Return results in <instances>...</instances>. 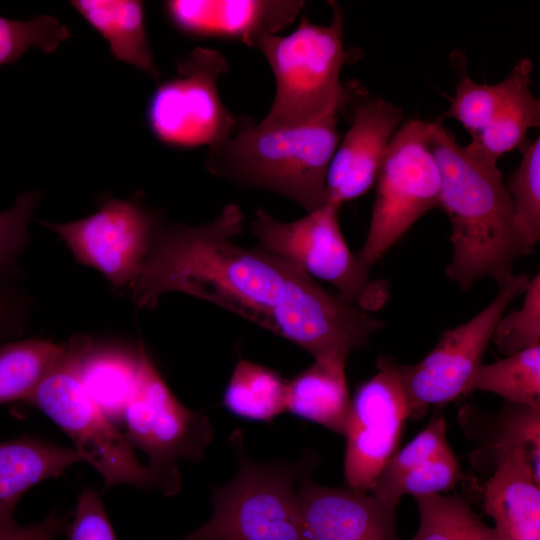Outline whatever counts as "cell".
Wrapping results in <instances>:
<instances>
[{
    "mask_svg": "<svg viewBox=\"0 0 540 540\" xmlns=\"http://www.w3.org/2000/svg\"><path fill=\"white\" fill-rule=\"evenodd\" d=\"M241 208L228 204L210 222L160 227L132 284L138 308L163 294L213 303L296 344L314 358L349 354L383 328L379 319L322 288L312 277L259 247L235 241Z\"/></svg>",
    "mask_w": 540,
    "mask_h": 540,
    "instance_id": "1",
    "label": "cell"
},
{
    "mask_svg": "<svg viewBox=\"0 0 540 540\" xmlns=\"http://www.w3.org/2000/svg\"><path fill=\"white\" fill-rule=\"evenodd\" d=\"M428 139L440 174L439 207L451 224L447 276L462 291L484 278L501 286L526 255L502 173L470 155L439 118L428 122Z\"/></svg>",
    "mask_w": 540,
    "mask_h": 540,
    "instance_id": "2",
    "label": "cell"
},
{
    "mask_svg": "<svg viewBox=\"0 0 540 540\" xmlns=\"http://www.w3.org/2000/svg\"><path fill=\"white\" fill-rule=\"evenodd\" d=\"M342 109L296 126L266 127L238 117L235 131L209 148L205 166L239 186L287 197L307 213L328 203L326 178L340 142Z\"/></svg>",
    "mask_w": 540,
    "mask_h": 540,
    "instance_id": "3",
    "label": "cell"
},
{
    "mask_svg": "<svg viewBox=\"0 0 540 540\" xmlns=\"http://www.w3.org/2000/svg\"><path fill=\"white\" fill-rule=\"evenodd\" d=\"M329 3V25H317L302 17L290 34H264L256 40L254 47L267 60L276 84L273 102L261 125H302L333 109L345 110L361 97L357 85L340 81L342 68L358 60L361 52L344 48L343 12L336 2Z\"/></svg>",
    "mask_w": 540,
    "mask_h": 540,
    "instance_id": "4",
    "label": "cell"
},
{
    "mask_svg": "<svg viewBox=\"0 0 540 540\" xmlns=\"http://www.w3.org/2000/svg\"><path fill=\"white\" fill-rule=\"evenodd\" d=\"M92 347L88 335L73 336L24 402L43 412L71 438L82 460L102 475L106 489L127 484L174 495L180 488L178 471H160L141 464L128 439L87 392L81 378V364Z\"/></svg>",
    "mask_w": 540,
    "mask_h": 540,
    "instance_id": "5",
    "label": "cell"
},
{
    "mask_svg": "<svg viewBox=\"0 0 540 540\" xmlns=\"http://www.w3.org/2000/svg\"><path fill=\"white\" fill-rule=\"evenodd\" d=\"M230 442L238 459L236 476L212 489V517L177 540H303L296 485L316 465V455L257 463L245 453L241 430Z\"/></svg>",
    "mask_w": 540,
    "mask_h": 540,
    "instance_id": "6",
    "label": "cell"
},
{
    "mask_svg": "<svg viewBox=\"0 0 540 540\" xmlns=\"http://www.w3.org/2000/svg\"><path fill=\"white\" fill-rule=\"evenodd\" d=\"M341 207L327 203L290 222L258 210L250 222L259 248L294 265L308 276L333 285L338 294L356 307L372 312L389 299V284L374 279L353 254L341 232Z\"/></svg>",
    "mask_w": 540,
    "mask_h": 540,
    "instance_id": "7",
    "label": "cell"
},
{
    "mask_svg": "<svg viewBox=\"0 0 540 540\" xmlns=\"http://www.w3.org/2000/svg\"><path fill=\"white\" fill-rule=\"evenodd\" d=\"M370 224L356 254L370 269L424 214L439 207L440 174L428 122L411 119L392 136L377 179Z\"/></svg>",
    "mask_w": 540,
    "mask_h": 540,
    "instance_id": "8",
    "label": "cell"
},
{
    "mask_svg": "<svg viewBox=\"0 0 540 540\" xmlns=\"http://www.w3.org/2000/svg\"><path fill=\"white\" fill-rule=\"evenodd\" d=\"M229 65L218 50L196 47L176 63V75L159 83L145 118L154 137L166 146L208 148L227 139L238 125L224 106L217 83Z\"/></svg>",
    "mask_w": 540,
    "mask_h": 540,
    "instance_id": "9",
    "label": "cell"
},
{
    "mask_svg": "<svg viewBox=\"0 0 540 540\" xmlns=\"http://www.w3.org/2000/svg\"><path fill=\"white\" fill-rule=\"evenodd\" d=\"M529 281L526 274H514L499 286L497 295L483 310L444 332L422 360L412 365L397 363L409 418L419 419L431 405L453 401L468 392L498 320L508 305L525 292Z\"/></svg>",
    "mask_w": 540,
    "mask_h": 540,
    "instance_id": "10",
    "label": "cell"
},
{
    "mask_svg": "<svg viewBox=\"0 0 540 540\" xmlns=\"http://www.w3.org/2000/svg\"><path fill=\"white\" fill-rule=\"evenodd\" d=\"M132 394L123 420L126 438L160 471H178L179 460H201L213 437L209 418L184 406L172 393L142 342Z\"/></svg>",
    "mask_w": 540,
    "mask_h": 540,
    "instance_id": "11",
    "label": "cell"
},
{
    "mask_svg": "<svg viewBox=\"0 0 540 540\" xmlns=\"http://www.w3.org/2000/svg\"><path fill=\"white\" fill-rule=\"evenodd\" d=\"M42 224L59 235L78 263L98 270L116 288L132 284L161 227L158 214L139 196L104 197L85 218Z\"/></svg>",
    "mask_w": 540,
    "mask_h": 540,
    "instance_id": "12",
    "label": "cell"
},
{
    "mask_svg": "<svg viewBox=\"0 0 540 540\" xmlns=\"http://www.w3.org/2000/svg\"><path fill=\"white\" fill-rule=\"evenodd\" d=\"M376 373L351 399L345 430V487L369 492L387 460L396 452L409 408L391 357L378 359Z\"/></svg>",
    "mask_w": 540,
    "mask_h": 540,
    "instance_id": "13",
    "label": "cell"
},
{
    "mask_svg": "<svg viewBox=\"0 0 540 540\" xmlns=\"http://www.w3.org/2000/svg\"><path fill=\"white\" fill-rule=\"evenodd\" d=\"M402 120V109L382 98H360L352 104L351 126L338 144L327 172L328 203L341 207L374 185Z\"/></svg>",
    "mask_w": 540,
    "mask_h": 540,
    "instance_id": "14",
    "label": "cell"
},
{
    "mask_svg": "<svg viewBox=\"0 0 540 540\" xmlns=\"http://www.w3.org/2000/svg\"><path fill=\"white\" fill-rule=\"evenodd\" d=\"M303 540H401L396 508L368 492L317 484L309 473L297 485Z\"/></svg>",
    "mask_w": 540,
    "mask_h": 540,
    "instance_id": "15",
    "label": "cell"
},
{
    "mask_svg": "<svg viewBox=\"0 0 540 540\" xmlns=\"http://www.w3.org/2000/svg\"><path fill=\"white\" fill-rule=\"evenodd\" d=\"M304 5L300 0H168L163 11L184 36L231 39L254 47L260 36L292 24Z\"/></svg>",
    "mask_w": 540,
    "mask_h": 540,
    "instance_id": "16",
    "label": "cell"
},
{
    "mask_svg": "<svg viewBox=\"0 0 540 540\" xmlns=\"http://www.w3.org/2000/svg\"><path fill=\"white\" fill-rule=\"evenodd\" d=\"M483 507L499 540H540V478L515 454L489 477Z\"/></svg>",
    "mask_w": 540,
    "mask_h": 540,
    "instance_id": "17",
    "label": "cell"
},
{
    "mask_svg": "<svg viewBox=\"0 0 540 540\" xmlns=\"http://www.w3.org/2000/svg\"><path fill=\"white\" fill-rule=\"evenodd\" d=\"M481 427L460 421L478 446L471 454V464L490 475L507 459L522 454L540 478V406L506 403L495 414H483Z\"/></svg>",
    "mask_w": 540,
    "mask_h": 540,
    "instance_id": "18",
    "label": "cell"
},
{
    "mask_svg": "<svg viewBox=\"0 0 540 540\" xmlns=\"http://www.w3.org/2000/svg\"><path fill=\"white\" fill-rule=\"evenodd\" d=\"M346 360L342 355L314 358L287 381L286 410L344 436L351 410Z\"/></svg>",
    "mask_w": 540,
    "mask_h": 540,
    "instance_id": "19",
    "label": "cell"
},
{
    "mask_svg": "<svg viewBox=\"0 0 540 540\" xmlns=\"http://www.w3.org/2000/svg\"><path fill=\"white\" fill-rule=\"evenodd\" d=\"M81 460L75 449L28 436L0 442V527L15 524V508L31 487Z\"/></svg>",
    "mask_w": 540,
    "mask_h": 540,
    "instance_id": "20",
    "label": "cell"
},
{
    "mask_svg": "<svg viewBox=\"0 0 540 540\" xmlns=\"http://www.w3.org/2000/svg\"><path fill=\"white\" fill-rule=\"evenodd\" d=\"M70 5L108 43L115 60L153 78L160 77L145 26L144 5L138 0H73Z\"/></svg>",
    "mask_w": 540,
    "mask_h": 540,
    "instance_id": "21",
    "label": "cell"
},
{
    "mask_svg": "<svg viewBox=\"0 0 540 540\" xmlns=\"http://www.w3.org/2000/svg\"><path fill=\"white\" fill-rule=\"evenodd\" d=\"M138 365V350L94 346L81 364L83 384L97 406L110 420L123 419L132 394Z\"/></svg>",
    "mask_w": 540,
    "mask_h": 540,
    "instance_id": "22",
    "label": "cell"
},
{
    "mask_svg": "<svg viewBox=\"0 0 540 540\" xmlns=\"http://www.w3.org/2000/svg\"><path fill=\"white\" fill-rule=\"evenodd\" d=\"M533 65L522 58L513 66L507 77L495 84H479L461 69L455 95L443 118L458 121L472 136L481 132L493 119L503 104L523 85L532 82Z\"/></svg>",
    "mask_w": 540,
    "mask_h": 540,
    "instance_id": "23",
    "label": "cell"
},
{
    "mask_svg": "<svg viewBox=\"0 0 540 540\" xmlns=\"http://www.w3.org/2000/svg\"><path fill=\"white\" fill-rule=\"evenodd\" d=\"M532 83V82H531ZM531 83L520 87L499 109L490 123L464 146L473 157L497 164L499 158L526 140L529 129L539 127L540 101Z\"/></svg>",
    "mask_w": 540,
    "mask_h": 540,
    "instance_id": "24",
    "label": "cell"
},
{
    "mask_svg": "<svg viewBox=\"0 0 540 540\" xmlns=\"http://www.w3.org/2000/svg\"><path fill=\"white\" fill-rule=\"evenodd\" d=\"M285 381L276 371L240 359L223 394V406L236 416L270 421L286 410Z\"/></svg>",
    "mask_w": 540,
    "mask_h": 540,
    "instance_id": "25",
    "label": "cell"
},
{
    "mask_svg": "<svg viewBox=\"0 0 540 540\" xmlns=\"http://www.w3.org/2000/svg\"><path fill=\"white\" fill-rule=\"evenodd\" d=\"M474 391L494 393L510 404L540 406V345L482 364L468 387Z\"/></svg>",
    "mask_w": 540,
    "mask_h": 540,
    "instance_id": "26",
    "label": "cell"
},
{
    "mask_svg": "<svg viewBox=\"0 0 540 540\" xmlns=\"http://www.w3.org/2000/svg\"><path fill=\"white\" fill-rule=\"evenodd\" d=\"M414 499L420 521L410 540H499L461 496L440 493Z\"/></svg>",
    "mask_w": 540,
    "mask_h": 540,
    "instance_id": "27",
    "label": "cell"
},
{
    "mask_svg": "<svg viewBox=\"0 0 540 540\" xmlns=\"http://www.w3.org/2000/svg\"><path fill=\"white\" fill-rule=\"evenodd\" d=\"M63 345L28 339L0 347V404L25 401L51 370Z\"/></svg>",
    "mask_w": 540,
    "mask_h": 540,
    "instance_id": "28",
    "label": "cell"
},
{
    "mask_svg": "<svg viewBox=\"0 0 540 540\" xmlns=\"http://www.w3.org/2000/svg\"><path fill=\"white\" fill-rule=\"evenodd\" d=\"M521 160L507 182L514 222L526 255L540 239V138L519 148Z\"/></svg>",
    "mask_w": 540,
    "mask_h": 540,
    "instance_id": "29",
    "label": "cell"
},
{
    "mask_svg": "<svg viewBox=\"0 0 540 540\" xmlns=\"http://www.w3.org/2000/svg\"><path fill=\"white\" fill-rule=\"evenodd\" d=\"M449 444L446 421L436 415L408 444L384 464L369 492L379 500L397 507L403 479L429 457Z\"/></svg>",
    "mask_w": 540,
    "mask_h": 540,
    "instance_id": "30",
    "label": "cell"
},
{
    "mask_svg": "<svg viewBox=\"0 0 540 540\" xmlns=\"http://www.w3.org/2000/svg\"><path fill=\"white\" fill-rule=\"evenodd\" d=\"M70 36V29L50 15L25 21L0 16V66L18 60L32 48L53 53Z\"/></svg>",
    "mask_w": 540,
    "mask_h": 540,
    "instance_id": "31",
    "label": "cell"
},
{
    "mask_svg": "<svg viewBox=\"0 0 540 540\" xmlns=\"http://www.w3.org/2000/svg\"><path fill=\"white\" fill-rule=\"evenodd\" d=\"M518 310L502 315L491 341L504 357L540 345V275L530 278Z\"/></svg>",
    "mask_w": 540,
    "mask_h": 540,
    "instance_id": "32",
    "label": "cell"
},
{
    "mask_svg": "<svg viewBox=\"0 0 540 540\" xmlns=\"http://www.w3.org/2000/svg\"><path fill=\"white\" fill-rule=\"evenodd\" d=\"M463 477L458 459L447 444L403 479L400 497L440 494L454 488Z\"/></svg>",
    "mask_w": 540,
    "mask_h": 540,
    "instance_id": "33",
    "label": "cell"
},
{
    "mask_svg": "<svg viewBox=\"0 0 540 540\" xmlns=\"http://www.w3.org/2000/svg\"><path fill=\"white\" fill-rule=\"evenodd\" d=\"M41 199L39 192L19 195L12 208L0 212V271L11 266L27 242V227Z\"/></svg>",
    "mask_w": 540,
    "mask_h": 540,
    "instance_id": "34",
    "label": "cell"
},
{
    "mask_svg": "<svg viewBox=\"0 0 540 540\" xmlns=\"http://www.w3.org/2000/svg\"><path fill=\"white\" fill-rule=\"evenodd\" d=\"M62 533L69 540H118L96 490L85 488L78 497L74 517Z\"/></svg>",
    "mask_w": 540,
    "mask_h": 540,
    "instance_id": "35",
    "label": "cell"
},
{
    "mask_svg": "<svg viewBox=\"0 0 540 540\" xmlns=\"http://www.w3.org/2000/svg\"><path fill=\"white\" fill-rule=\"evenodd\" d=\"M67 516L50 514L40 523L18 526L16 524L0 527V540H55L63 531Z\"/></svg>",
    "mask_w": 540,
    "mask_h": 540,
    "instance_id": "36",
    "label": "cell"
}]
</instances>
